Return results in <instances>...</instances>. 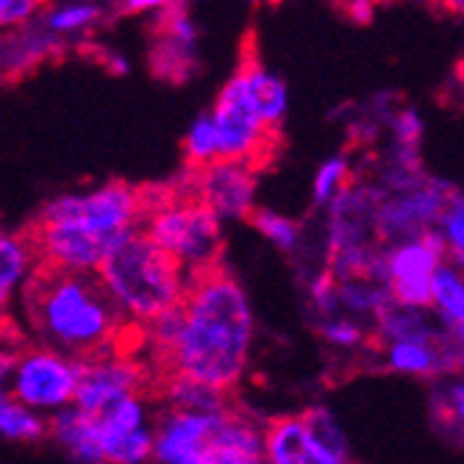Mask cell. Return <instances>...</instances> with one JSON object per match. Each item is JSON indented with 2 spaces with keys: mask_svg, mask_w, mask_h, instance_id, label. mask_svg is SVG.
Listing matches in <instances>:
<instances>
[{
  "mask_svg": "<svg viewBox=\"0 0 464 464\" xmlns=\"http://www.w3.org/2000/svg\"><path fill=\"white\" fill-rule=\"evenodd\" d=\"M181 314V334L167 364L179 375L231 392L250 364L256 336V317L247 292L218 265L189 278Z\"/></svg>",
  "mask_w": 464,
  "mask_h": 464,
  "instance_id": "obj_1",
  "label": "cell"
},
{
  "mask_svg": "<svg viewBox=\"0 0 464 464\" xmlns=\"http://www.w3.org/2000/svg\"><path fill=\"white\" fill-rule=\"evenodd\" d=\"M148 195L131 184L109 181L90 192L59 195L39 212L31 231L42 267L95 276L109 253L142 228Z\"/></svg>",
  "mask_w": 464,
  "mask_h": 464,
  "instance_id": "obj_2",
  "label": "cell"
},
{
  "mask_svg": "<svg viewBox=\"0 0 464 464\" xmlns=\"http://www.w3.org/2000/svg\"><path fill=\"white\" fill-rule=\"evenodd\" d=\"M23 304L39 345L75 362L111 353L129 325L98 276L62 273L39 265L23 289Z\"/></svg>",
  "mask_w": 464,
  "mask_h": 464,
  "instance_id": "obj_3",
  "label": "cell"
},
{
  "mask_svg": "<svg viewBox=\"0 0 464 464\" xmlns=\"http://www.w3.org/2000/svg\"><path fill=\"white\" fill-rule=\"evenodd\" d=\"M159 464H267L265 426L237 409L187 414L164 409L153 426Z\"/></svg>",
  "mask_w": 464,
  "mask_h": 464,
  "instance_id": "obj_4",
  "label": "cell"
},
{
  "mask_svg": "<svg viewBox=\"0 0 464 464\" xmlns=\"http://www.w3.org/2000/svg\"><path fill=\"white\" fill-rule=\"evenodd\" d=\"M101 286L129 320L148 325L167 309L181 306L189 276L140 228L125 237L95 273Z\"/></svg>",
  "mask_w": 464,
  "mask_h": 464,
  "instance_id": "obj_5",
  "label": "cell"
},
{
  "mask_svg": "<svg viewBox=\"0 0 464 464\" xmlns=\"http://www.w3.org/2000/svg\"><path fill=\"white\" fill-rule=\"evenodd\" d=\"M142 231L189 278L220 265L223 223L192 195H164L156 203L148 195Z\"/></svg>",
  "mask_w": 464,
  "mask_h": 464,
  "instance_id": "obj_6",
  "label": "cell"
},
{
  "mask_svg": "<svg viewBox=\"0 0 464 464\" xmlns=\"http://www.w3.org/2000/svg\"><path fill=\"white\" fill-rule=\"evenodd\" d=\"M81 378V362L51 348L23 351L12 375L9 395L34 414H59L72 409Z\"/></svg>",
  "mask_w": 464,
  "mask_h": 464,
  "instance_id": "obj_7",
  "label": "cell"
},
{
  "mask_svg": "<svg viewBox=\"0 0 464 464\" xmlns=\"http://www.w3.org/2000/svg\"><path fill=\"white\" fill-rule=\"evenodd\" d=\"M448 262L440 231H429L420 239L384 247V284L390 301L406 309H431V286L437 270Z\"/></svg>",
  "mask_w": 464,
  "mask_h": 464,
  "instance_id": "obj_8",
  "label": "cell"
},
{
  "mask_svg": "<svg viewBox=\"0 0 464 464\" xmlns=\"http://www.w3.org/2000/svg\"><path fill=\"white\" fill-rule=\"evenodd\" d=\"M208 117H212L215 131H218L220 159L256 164L267 153L273 134L262 125L259 114L253 111L239 72H234L223 83V90L215 101V109L208 111Z\"/></svg>",
  "mask_w": 464,
  "mask_h": 464,
  "instance_id": "obj_9",
  "label": "cell"
},
{
  "mask_svg": "<svg viewBox=\"0 0 464 464\" xmlns=\"http://www.w3.org/2000/svg\"><path fill=\"white\" fill-rule=\"evenodd\" d=\"M453 192H456L453 184L431 176L414 192L387 195L382 208H378V239H382V245L387 247L437 231L440 218L445 215Z\"/></svg>",
  "mask_w": 464,
  "mask_h": 464,
  "instance_id": "obj_10",
  "label": "cell"
},
{
  "mask_svg": "<svg viewBox=\"0 0 464 464\" xmlns=\"http://www.w3.org/2000/svg\"><path fill=\"white\" fill-rule=\"evenodd\" d=\"M220 223L250 220L256 208V173L253 164L218 159L192 173V192Z\"/></svg>",
  "mask_w": 464,
  "mask_h": 464,
  "instance_id": "obj_11",
  "label": "cell"
},
{
  "mask_svg": "<svg viewBox=\"0 0 464 464\" xmlns=\"http://www.w3.org/2000/svg\"><path fill=\"white\" fill-rule=\"evenodd\" d=\"M145 378V367L125 353H106L81 362V378L72 406L83 414L98 417L125 398L142 395Z\"/></svg>",
  "mask_w": 464,
  "mask_h": 464,
  "instance_id": "obj_12",
  "label": "cell"
},
{
  "mask_svg": "<svg viewBox=\"0 0 464 464\" xmlns=\"http://www.w3.org/2000/svg\"><path fill=\"white\" fill-rule=\"evenodd\" d=\"M95 420L103 464H145L153 459V423L142 395L114 403Z\"/></svg>",
  "mask_w": 464,
  "mask_h": 464,
  "instance_id": "obj_13",
  "label": "cell"
},
{
  "mask_svg": "<svg viewBox=\"0 0 464 464\" xmlns=\"http://www.w3.org/2000/svg\"><path fill=\"white\" fill-rule=\"evenodd\" d=\"M198 25L187 4H164L150 48V67L161 81L181 83L198 70Z\"/></svg>",
  "mask_w": 464,
  "mask_h": 464,
  "instance_id": "obj_14",
  "label": "cell"
},
{
  "mask_svg": "<svg viewBox=\"0 0 464 464\" xmlns=\"http://www.w3.org/2000/svg\"><path fill=\"white\" fill-rule=\"evenodd\" d=\"M265 459L267 464H356V459H343L320 445L301 414H284L265 423Z\"/></svg>",
  "mask_w": 464,
  "mask_h": 464,
  "instance_id": "obj_15",
  "label": "cell"
},
{
  "mask_svg": "<svg viewBox=\"0 0 464 464\" xmlns=\"http://www.w3.org/2000/svg\"><path fill=\"white\" fill-rule=\"evenodd\" d=\"M237 72L242 78L245 95H247L253 111L259 114L262 125L270 134H278L286 120V111H289V90H286L284 78H278L273 70H267L253 51H247L242 56Z\"/></svg>",
  "mask_w": 464,
  "mask_h": 464,
  "instance_id": "obj_16",
  "label": "cell"
},
{
  "mask_svg": "<svg viewBox=\"0 0 464 464\" xmlns=\"http://www.w3.org/2000/svg\"><path fill=\"white\" fill-rule=\"evenodd\" d=\"M62 48H64V42L42 25L39 17L23 28L6 31L0 36V81L17 78L45 59L59 56Z\"/></svg>",
  "mask_w": 464,
  "mask_h": 464,
  "instance_id": "obj_17",
  "label": "cell"
},
{
  "mask_svg": "<svg viewBox=\"0 0 464 464\" xmlns=\"http://www.w3.org/2000/svg\"><path fill=\"white\" fill-rule=\"evenodd\" d=\"M36 267L39 256L31 234L0 228V314L12 306L17 295H23Z\"/></svg>",
  "mask_w": 464,
  "mask_h": 464,
  "instance_id": "obj_18",
  "label": "cell"
},
{
  "mask_svg": "<svg viewBox=\"0 0 464 464\" xmlns=\"http://www.w3.org/2000/svg\"><path fill=\"white\" fill-rule=\"evenodd\" d=\"M442 334L445 328L437 323V317L423 309H406L398 304H387L372 317V340L382 348L392 343H409V340H437Z\"/></svg>",
  "mask_w": 464,
  "mask_h": 464,
  "instance_id": "obj_19",
  "label": "cell"
},
{
  "mask_svg": "<svg viewBox=\"0 0 464 464\" xmlns=\"http://www.w3.org/2000/svg\"><path fill=\"white\" fill-rule=\"evenodd\" d=\"M48 431L75 464H103L98 445V420L92 414H83L75 406L64 409L51 417Z\"/></svg>",
  "mask_w": 464,
  "mask_h": 464,
  "instance_id": "obj_20",
  "label": "cell"
},
{
  "mask_svg": "<svg viewBox=\"0 0 464 464\" xmlns=\"http://www.w3.org/2000/svg\"><path fill=\"white\" fill-rule=\"evenodd\" d=\"M429 417L442 440L464 445V375L440 378L434 384L429 395Z\"/></svg>",
  "mask_w": 464,
  "mask_h": 464,
  "instance_id": "obj_21",
  "label": "cell"
},
{
  "mask_svg": "<svg viewBox=\"0 0 464 464\" xmlns=\"http://www.w3.org/2000/svg\"><path fill=\"white\" fill-rule=\"evenodd\" d=\"M161 398L167 403V409L173 411H187V414H218L226 411L228 403V392L215 390L203 382H195V378L170 372L161 384Z\"/></svg>",
  "mask_w": 464,
  "mask_h": 464,
  "instance_id": "obj_22",
  "label": "cell"
},
{
  "mask_svg": "<svg viewBox=\"0 0 464 464\" xmlns=\"http://www.w3.org/2000/svg\"><path fill=\"white\" fill-rule=\"evenodd\" d=\"M111 12V6L103 4H87V0H72V4H56V6H45L39 14V23L45 25L53 36H59L62 42L70 36H81L92 31L95 25H101Z\"/></svg>",
  "mask_w": 464,
  "mask_h": 464,
  "instance_id": "obj_23",
  "label": "cell"
},
{
  "mask_svg": "<svg viewBox=\"0 0 464 464\" xmlns=\"http://www.w3.org/2000/svg\"><path fill=\"white\" fill-rule=\"evenodd\" d=\"M437 323L450 331L459 328L464 323V273L445 262L437 276H434V286H431V309H429Z\"/></svg>",
  "mask_w": 464,
  "mask_h": 464,
  "instance_id": "obj_24",
  "label": "cell"
},
{
  "mask_svg": "<svg viewBox=\"0 0 464 464\" xmlns=\"http://www.w3.org/2000/svg\"><path fill=\"white\" fill-rule=\"evenodd\" d=\"M336 292H340V309L348 317H375L390 301V292L384 281H370V278H353V281H343L336 284Z\"/></svg>",
  "mask_w": 464,
  "mask_h": 464,
  "instance_id": "obj_25",
  "label": "cell"
},
{
  "mask_svg": "<svg viewBox=\"0 0 464 464\" xmlns=\"http://www.w3.org/2000/svg\"><path fill=\"white\" fill-rule=\"evenodd\" d=\"M48 431L39 414L20 406L12 395H0V440L6 442H36Z\"/></svg>",
  "mask_w": 464,
  "mask_h": 464,
  "instance_id": "obj_26",
  "label": "cell"
},
{
  "mask_svg": "<svg viewBox=\"0 0 464 464\" xmlns=\"http://www.w3.org/2000/svg\"><path fill=\"white\" fill-rule=\"evenodd\" d=\"M250 223L270 245H276L281 253H289V256H295V253L301 250L304 231H301L298 220H292V218L276 212V208H253Z\"/></svg>",
  "mask_w": 464,
  "mask_h": 464,
  "instance_id": "obj_27",
  "label": "cell"
},
{
  "mask_svg": "<svg viewBox=\"0 0 464 464\" xmlns=\"http://www.w3.org/2000/svg\"><path fill=\"white\" fill-rule=\"evenodd\" d=\"M353 184V167H351V159L345 153L340 156H331L325 159L317 173L312 179V203L317 208H328L336 198H340V192Z\"/></svg>",
  "mask_w": 464,
  "mask_h": 464,
  "instance_id": "obj_28",
  "label": "cell"
},
{
  "mask_svg": "<svg viewBox=\"0 0 464 464\" xmlns=\"http://www.w3.org/2000/svg\"><path fill=\"white\" fill-rule=\"evenodd\" d=\"M301 420L306 423V429L317 437L320 445H325L331 453L343 456V459H353V448H351V440L343 429V423L336 420V414L328 409V406H309L301 411Z\"/></svg>",
  "mask_w": 464,
  "mask_h": 464,
  "instance_id": "obj_29",
  "label": "cell"
},
{
  "mask_svg": "<svg viewBox=\"0 0 464 464\" xmlns=\"http://www.w3.org/2000/svg\"><path fill=\"white\" fill-rule=\"evenodd\" d=\"M317 334H320V340L336 351H353V348H362L367 340H370V334L364 328L362 320L356 317H348V314H334V317H320L314 323Z\"/></svg>",
  "mask_w": 464,
  "mask_h": 464,
  "instance_id": "obj_30",
  "label": "cell"
},
{
  "mask_svg": "<svg viewBox=\"0 0 464 464\" xmlns=\"http://www.w3.org/2000/svg\"><path fill=\"white\" fill-rule=\"evenodd\" d=\"M184 156L187 161L195 167H206L220 159V142H218V131H215V122L208 114H200L184 137Z\"/></svg>",
  "mask_w": 464,
  "mask_h": 464,
  "instance_id": "obj_31",
  "label": "cell"
},
{
  "mask_svg": "<svg viewBox=\"0 0 464 464\" xmlns=\"http://www.w3.org/2000/svg\"><path fill=\"white\" fill-rule=\"evenodd\" d=\"M442 242H445V253H448V262L456 265L464 273V192L456 189L445 215L440 218L437 226Z\"/></svg>",
  "mask_w": 464,
  "mask_h": 464,
  "instance_id": "obj_32",
  "label": "cell"
},
{
  "mask_svg": "<svg viewBox=\"0 0 464 464\" xmlns=\"http://www.w3.org/2000/svg\"><path fill=\"white\" fill-rule=\"evenodd\" d=\"M181 320H184L181 306H176V309L161 312L159 317H153V320L145 325V340L150 343V348H153L159 356H164V362H167V356L173 353V348H176V343H179Z\"/></svg>",
  "mask_w": 464,
  "mask_h": 464,
  "instance_id": "obj_33",
  "label": "cell"
},
{
  "mask_svg": "<svg viewBox=\"0 0 464 464\" xmlns=\"http://www.w3.org/2000/svg\"><path fill=\"white\" fill-rule=\"evenodd\" d=\"M387 131H390V145L398 148H420L426 134V120L414 106H401L392 120L387 122Z\"/></svg>",
  "mask_w": 464,
  "mask_h": 464,
  "instance_id": "obj_34",
  "label": "cell"
},
{
  "mask_svg": "<svg viewBox=\"0 0 464 464\" xmlns=\"http://www.w3.org/2000/svg\"><path fill=\"white\" fill-rule=\"evenodd\" d=\"M309 304L314 306L317 320L320 317L343 314V309H340V292H336V281L325 270H317L309 278Z\"/></svg>",
  "mask_w": 464,
  "mask_h": 464,
  "instance_id": "obj_35",
  "label": "cell"
},
{
  "mask_svg": "<svg viewBox=\"0 0 464 464\" xmlns=\"http://www.w3.org/2000/svg\"><path fill=\"white\" fill-rule=\"evenodd\" d=\"M39 0H0V31H14L34 23L42 14Z\"/></svg>",
  "mask_w": 464,
  "mask_h": 464,
  "instance_id": "obj_36",
  "label": "cell"
},
{
  "mask_svg": "<svg viewBox=\"0 0 464 464\" xmlns=\"http://www.w3.org/2000/svg\"><path fill=\"white\" fill-rule=\"evenodd\" d=\"M17 359H20V351L14 345H9L6 340H0V395H9Z\"/></svg>",
  "mask_w": 464,
  "mask_h": 464,
  "instance_id": "obj_37",
  "label": "cell"
},
{
  "mask_svg": "<svg viewBox=\"0 0 464 464\" xmlns=\"http://www.w3.org/2000/svg\"><path fill=\"white\" fill-rule=\"evenodd\" d=\"M164 4L159 0H125V4H111V12L114 14H142V12H161Z\"/></svg>",
  "mask_w": 464,
  "mask_h": 464,
  "instance_id": "obj_38",
  "label": "cell"
},
{
  "mask_svg": "<svg viewBox=\"0 0 464 464\" xmlns=\"http://www.w3.org/2000/svg\"><path fill=\"white\" fill-rule=\"evenodd\" d=\"M345 12H348V20L356 23V25H367L375 17V6L370 4V0H356V4H348Z\"/></svg>",
  "mask_w": 464,
  "mask_h": 464,
  "instance_id": "obj_39",
  "label": "cell"
},
{
  "mask_svg": "<svg viewBox=\"0 0 464 464\" xmlns=\"http://www.w3.org/2000/svg\"><path fill=\"white\" fill-rule=\"evenodd\" d=\"M106 67H109L111 72H117V75H125V72H129V62H125L120 53H109V56H106Z\"/></svg>",
  "mask_w": 464,
  "mask_h": 464,
  "instance_id": "obj_40",
  "label": "cell"
},
{
  "mask_svg": "<svg viewBox=\"0 0 464 464\" xmlns=\"http://www.w3.org/2000/svg\"><path fill=\"white\" fill-rule=\"evenodd\" d=\"M453 78H456V87H459V92H461V98H464V59L456 64V72H453Z\"/></svg>",
  "mask_w": 464,
  "mask_h": 464,
  "instance_id": "obj_41",
  "label": "cell"
},
{
  "mask_svg": "<svg viewBox=\"0 0 464 464\" xmlns=\"http://www.w3.org/2000/svg\"><path fill=\"white\" fill-rule=\"evenodd\" d=\"M450 12H456L459 17H464V0H456V4H448Z\"/></svg>",
  "mask_w": 464,
  "mask_h": 464,
  "instance_id": "obj_42",
  "label": "cell"
}]
</instances>
